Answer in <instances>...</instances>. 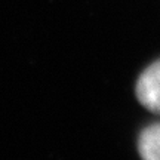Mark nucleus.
Returning a JSON list of instances; mask_svg holds the SVG:
<instances>
[{
	"instance_id": "2",
	"label": "nucleus",
	"mask_w": 160,
	"mask_h": 160,
	"mask_svg": "<svg viewBox=\"0 0 160 160\" xmlns=\"http://www.w3.org/2000/svg\"><path fill=\"white\" fill-rule=\"evenodd\" d=\"M138 150L142 160H160V123L148 126L141 132Z\"/></svg>"
},
{
	"instance_id": "1",
	"label": "nucleus",
	"mask_w": 160,
	"mask_h": 160,
	"mask_svg": "<svg viewBox=\"0 0 160 160\" xmlns=\"http://www.w3.org/2000/svg\"><path fill=\"white\" fill-rule=\"evenodd\" d=\"M135 92L142 107L160 114V59L142 71L137 82Z\"/></svg>"
}]
</instances>
